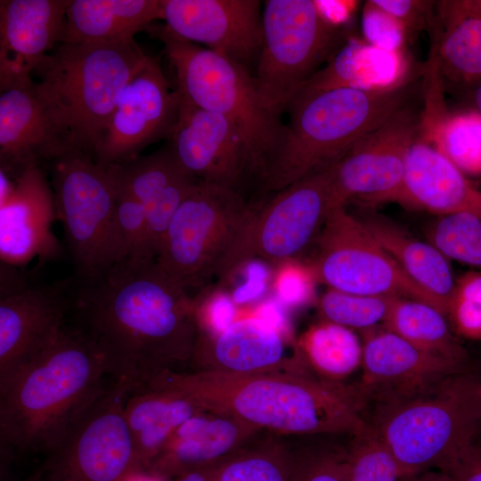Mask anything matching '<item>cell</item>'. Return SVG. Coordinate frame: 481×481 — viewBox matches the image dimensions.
I'll use <instances>...</instances> for the list:
<instances>
[{"instance_id":"44dd1931","label":"cell","mask_w":481,"mask_h":481,"mask_svg":"<svg viewBox=\"0 0 481 481\" xmlns=\"http://www.w3.org/2000/svg\"><path fill=\"white\" fill-rule=\"evenodd\" d=\"M363 376L358 386L370 401L412 393L465 367L425 351L384 326L362 331Z\"/></svg>"},{"instance_id":"5b68a950","label":"cell","mask_w":481,"mask_h":481,"mask_svg":"<svg viewBox=\"0 0 481 481\" xmlns=\"http://www.w3.org/2000/svg\"><path fill=\"white\" fill-rule=\"evenodd\" d=\"M480 421L481 379L463 371L378 402L368 423L403 477L444 468L477 439Z\"/></svg>"},{"instance_id":"83f0119b","label":"cell","mask_w":481,"mask_h":481,"mask_svg":"<svg viewBox=\"0 0 481 481\" xmlns=\"http://www.w3.org/2000/svg\"><path fill=\"white\" fill-rule=\"evenodd\" d=\"M432 61L461 85L481 81V9L476 0L436 2Z\"/></svg>"},{"instance_id":"4316f807","label":"cell","mask_w":481,"mask_h":481,"mask_svg":"<svg viewBox=\"0 0 481 481\" xmlns=\"http://www.w3.org/2000/svg\"><path fill=\"white\" fill-rule=\"evenodd\" d=\"M358 219L404 273L438 302L447 316L456 283L450 260L433 244L414 237L371 208L366 207Z\"/></svg>"},{"instance_id":"603a6c76","label":"cell","mask_w":481,"mask_h":481,"mask_svg":"<svg viewBox=\"0 0 481 481\" xmlns=\"http://www.w3.org/2000/svg\"><path fill=\"white\" fill-rule=\"evenodd\" d=\"M57 219L51 183L41 167L27 168L12 196L0 203V259L20 266L37 257L53 259L61 246L53 233Z\"/></svg>"},{"instance_id":"ffe728a7","label":"cell","mask_w":481,"mask_h":481,"mask_svg":"<svg viewBox=\"0 0 481 481\" xmlns=\"http://www.w3.org/2000/svg\"><path fill=\"white\" fill-rule=\"evenodd\" d=\"M178 98V118L168 138L173 156L200 181L238 190L243 175L251 172L241 135L223 116Z\"/></svg>"},{"instance_id":"7c38bea8","label":"cell","mask_w":481,"mask_h":481,"mask_svg":"<svg viewBox=\"0 0 481 481\" xmlns=\"http://www.w3.org/2000/svg\"><path fill=\"white\" fill-rule=\"evenodd\" d=\"M316 240L312 272L329 289L357 295L414 298L444 314L438 302L404 273L346 207L330 212Z\"/></svg>"},{"instance_id":"277c9868","label":"cell","mask_w":481,"mask_h":481,"mask_svg":"<svg viewBox=\"0 0 481 481\" xmlns=\"http://www.w3.org/2000/svg\"><path fill=\"white\" fill-rule=\"evenodd\" d=\"M410 87H335L298 93L289 104L290 120L261 180L280 192L335 162L355 142L408 105Z\"/></svg>"},{"instance_id":"e0dca14e","label":"cell","mask_w":481,"mask_h":481,"mask_svg":"<svg viewBox=\"0 0 481 481\" xmlns=\"http://www.w3.org/2000/svg\"><path fill=\"white\" fill-rule=\"evenodd\" d=\"M74 150L69 129L37 82L1 92L0 170L16 180Z\"/></svg>"},{"instance_id":"6da1fadb","label":"cell","mask_w":481,"mask_h":481,"mask_svg":"<svg viewBox=\"0 0 481 481\" xmlns=\"http://www.w3.org/2000/svg\"><path fill=\"white\" fill-rule=\"evenodd\" d=\"M72 311L97 343L107 374L131 394L192 359L195 298L155 258L118 261L76 281Z\"/></svg>"},{"instance_id":"9c48e42d","label":"cell","mask_w":481,"mask_h":481,"mask_svg":"<svg viewBox=\"0 0 481 481\" xmlns=\"http://www.w3.org/2000/svg\"><path fill=\"white\" fill-rule=\"evenodd\" d=\"M254 208L239 190L200 181L172 217L157 262L189 293L202 291Z\"/></svg>"},{"instance_id":"30bf717a","label":"cell","mask_w":481,"mask_h":481,"mask_svg":"<svg viewBox=\"0 0 481 481\" xmlns=\"http://www.w3.org/2000/svg\"><path fill=\"white\" fill-rule=\"evenodd\" d=\"M57 219L74 265V278L86 281L113 265L112 226L118 197L113 166L79 150L49 164Z\"/></svg>"},{"instance_id":"f35d334b","label":"cell","mask_w":481,"mask_h":481,"mask_svg":"<svg viewBox=\"0 0 481 481\" xmlns=\"http://www.w3.org/2000/svg\"><path fill=\"white\" fill-rule=\"evenodd\" d=\"M447 318L457 336L481 340V271L470 270L456 278Z\"/></svg>"},{"instance_id":"7402d4cb","label":"cell","mask_w":481,"mask_h":481,"mask_svg":"<svg viewBox=\"0 0 481 481\" xmlns=\"http://www.w3.org/2000/svg\"><path fill=\"white\" fill-rule=\"evenodd\" d=\"M69 0L0 1L1 92L32 81L41 60L62 43Z\"/></svg>"},{"instance_id":"ac0fdd59","label":"cell","mask_w":481,"mask_h":481,"mask_svg":"<svg viewBox=\"0 0 481 481\" xmlns=\"http://www.w3.org/2000/svg\"><path fill=\"white\" fill-rule=\"evenodd\" d=\"M259 0H161L165 29L245 66L262 45Z\"/></svg>"},{"instance_id":"ee69618b","label":"cell","mask_w":481,"mask_h":481,"mask_svg":"<svg viewBox=\"0 0 481 481\" xmlns=\"http://www.w3.org/2000/svg\"><path fill=\"white\" fill-rule=\"evenodd\" d=\"M323 16L333 25H339L345 20L355 3L340 1H315Z\"/></svg>"},{"instance_id":"4dcf8cb0","label":"cell","mask_w":481,"mask_h":481,"mask_svg":"<svg viewBox=\"0 0 481 481\" xmlns=\"http://www.w3.org/2000/svg\"><path fill=\"white\" fill-rule=\"evenodd\" d=\"M201 411L188 397L167 389L147 387L130 394L125 417L142 469L147 471L175 429Z\"/></svg>"},{"instance_id":"8992f818","label":"cell","mask_w":481,"mask_h":481,"mask_svg":"<svg viewBox=\"0 0 481 481\" xmlns=\"http://www.w3.org/2000/svg\"><path fill=\"white\" fill-rule=\"evenodd\" d=\"M147 58L135 40L60 43L32 76L69 129L75 148L93 158L121 92Z\"/></svg>"},{"instance_id":"ba28073f","label":"cell","mask_w":481,"mask_h":481,"mask_svg":"<svg viewBox=\"0 0 481 481\" xmlns=\"http://www.w3.org/2000/svg\"><path fill=\"white\" fill-rule=\"evenodd\" d=\"M262 32L254 80L264 107L280 117L342 36L313 0H266Z\"/></svg>"},{"instance_id":"d6a6232c","label":"cell","mask_w":481,"mask_h":481,"mask_svg":"<svg viewBox=\"0 0 481 481\" xmlns=\"http://www.w3.org/2000/svg\"><path fill=\"white\" fill-rule=\"evenodd\" d=\"M308 368L323 379L342 382L362 364L363 346L355 331L322 320L298 341Z\"/></svg>"},{"instance_id":"f1b7e54d","label":"cell","mask_w":481,"mask_h":481,"mask_svg":"<svg viewBox=\"0 0 481 481\" xmlns=\"http://www.w3.org/2000/svg\"><path fill=\"white\" fill-rule=\"evenodd\" d=\"M412 72L403 50L387 51L366 40L351 38L332 54L327 66L318 70L298 93L335 87H388L400 83Z\"/></svg>"},{"instance_id":"7bdbcfd3","label":"cell","mask_w":481,"mask_h":481,"mask_svg":"<svg viewBox=\"0 0 481 481\" xmlns=\"http://www.w3.org/2000/svg\"><path fill=\"white\" fill-rule=\"evenodd\" d=\"M440 470L454 481H481V441L469 444Z\"/></svg>"},{"instance_id":"52a82bcc","label":"cell","mask_w":481,"mask_h":481,"mask_svg":"<svg viewBox=\"0 0 481 481\" xmlns=\"http://www.w3.org/2000/svg\"><path fill=\"white\" fill-rule=\"evenodd\" d=\"M147 31L164 45L176 73L178 96L229 120L246 143L251 173L262 180L285 126L262 104L248 69L208 48L181 40L164 27L151 25Z\"/></svg>"},{"instance_id":"1f68e13d","label":"cell","mask_w":481,"mask_h":481,"mask_svg":"<svg viewBox=\"0 0 481 481\" xmlns=\"http://www.w3.org/2000/svg\"><path fill=\"white\" fill-rule=\"evenodd\" d=\"M383 326L425 351L466 365L468 354L447 316L428 303L395 297Z\"/></svg>"},{"instance_id":"cb8c5ba5","label":"cell","mask_w":481,"mask_h":481,"mask_svg":"<svg viewBox=\"0 0 481 481\" xmlns=\"http://www.w3.org/2000/svg\"><path fill=\"white\" fill-rule=\"evenodd\" d=\"M113 167L118 187L145 212L150 250L156 258L172 217L200 181L181 167L168 146Z\"/></svg>"},{"instance_id":"8d00e7d4","label":"cell","mask_w":481,"mask_h":481,"mask_svg":"<svg viewBox=\"0 0 481 481\" xmlns=\"http://www.w3.org/2000/svg\"><path fill=\"white\" fill-rule=\"evenodd\" d=\"M395 298L328 289L319 298L318 308L323 320L363 331L384 325Z\"/></svg>"},{"instance_id":"f907efd6","label":"cell","mask_w":481,"mask_h":481,"mask_svg":"<svg viewBox=\"0 0 481 481\" xmlns=\"http://www.w3.org/2000/svg\"><path fill=\"white\" fill-rule=\"evenodd\" d=\"M477 440L481 441V421H480V427H479L478 434L477 436Z\"/></svg>"},{"instance_id":"9a60e30c","label":"cell","mask_w":481,"mask_h":481,"mask_svg":"<svg viewBox=\"0 0 481 481\" xmlns=\"http://www.w3.org/2000/svg\"><path fill=\"white\" fill-rule=\"evenodd\" d=\"M179 98L159 61L148 56L121 92L94 159L119 166L140 156L151 143L169 138L177 122Z\"/></svg>"},{"instance_id":"5bb4252c","label":"cell","mask_w":481,"mask_h":481,"mask_svg":"<svg viewBox=\"0 0 481 481\" xmlns=\"http://www.w3.org/2000/svg\"><path fill=\"white\" fill-rule=\"evenodd\" d=\"M421 114L412 103L365 135L330 166L334 208L358 200L371 208L399 202L408 151L420 136Z\"/></svg>"},{"instance_id":"c3c4849f","label":"cell","mask_w":481,"mask_h":481,"mask_svg":"<svg viewBox=\"0 0 481 481\" xmlns=\"http://www.w3.org/2000/svg\"><path fill=\"white\" fill-rule=\"evenodd\" d=\"M175 481H208V479L203 471H192L177 477Z\"/></svg>"},{"instance_id":"b9f144b4","label":"cell","mask_w":481,"mask_h":481,"mask_svg":"<svg viewBox=\"0 0 481 481\" xmlns=\"http://www.w3.org/2000/svg\"><path fill=\"white\" fill-rule=\"evenodd\" d=\"M373 4L398 20L410 32L431 29L436 2L419 0H371Z\"/></svg>"},{"instance_id":"8fae6325","label":"cell","mask_w":481,"mask_h":481,"mask_svg":"<svg viewBox=\"0 0 481 481\" xmlns=\"http://www.w3.org/2000/svg\"><path fill=\"white\" fill-rule=\"evenodd\" d=\"M333 208L330 167L277 192L254 208L217 277L254 257L280 264L297 257L317 238Z\"/></svg>"},{"instance_id":"484cf974","label":"cell","mask_w":481,"mask_h":481,"mask_svg":"<svg viewBox=\"0 0 481 481\" xmlns=\"http://www.w3.org/2000/svg\"><path fill=\"white\" fill-rule=\"evenodd\" d=\"M399 203L437 216L460 212L481 216V191L447 157L420 136L407 153Z\"/></svg>"},{"instance_id":"f6af8a7d","label":"cell","mask_w":481,"mask_h":481,"mask_svg":"<svg viewBox=\"0 0 481 481\" xmlns=\"http://www.w3.org/2000/svg\"><path fill=\"white\" fill-rule=\"evenodd\" d=\"M399 481H454L447 472L431 469L403 477Z\"/></svg>"},{"instance_id":"2e32d148","label":"cell","mask_w":481,"mask_h":481,"mask_svg":"<svg viewBox=\"0 0 481 481\" xmlns=\"http://www.w3.org/2000/svg\"><path fill=\"white\" fill-rule=\"evenodd\" d=\"M75 284L72 276L0 298V391L55 342Z\"/></svg>"},{"instance_id":"7dc6e473","label":"cell","mask_w":481,"mask_h":481,"mask_svg":"<svg viewBox=\"0 0 481 481\" xmlns=\"http://www.w3.org/2000/svg\"><path fill=\"white\" fill-rule=\"evenodd\" d=\"M121 481H165V479L145 470L130 473Z\"/></svg>"},{"instance_id":"e575fe53","label":"cell","mask_w":481,"mask_h":481,"mask_svg":"<svg viewBox=\"0 0 481 481\" xmlns=\"http://www.w3.org/2000/svg\"><path fill=\"white\" fill-rule=\"evenodd\" d=\"M293 461L294 455L282 444L267 440L202 471L208 481H290Z\"/></svg>"},{"instance_id":"f5cc1de1","label":"cell","mask_w":481,"mask_h":481,"mask_svg":"<svg viewBox=\"0 0 481 481\" xmlns=\"http://www.w3.org/2000/svg\"><path fill=\"white\" fill-rule=\"evenodd\" d=\"M61 481H75V480L66 479V480H61Z\"/></svg>"},{"instance_id":"d590c367","label":"cell","mask_w":481,"mask_h":481,"mask_svg":"<svg viewBox=\"0 0 481 481\" xmlns=\"http://www.w3.org/2000/svg\"><path fill=\"white\" fill-rule=\"evenodd\" d=\"M428 242L449 260L481 271V216L460 212L437 216L426 231Z\"/></svg>"},{"instance_id":"ab89813d","label":"cell","mask_w":481,"mask_h":481,"mask_svg":"<svg viewBox=\"0 0 481 481\" xmlns=\"http://www.w3.org/2000/svg\"><path fill=\"white\" fill-rule=\"evenodd\" d=\"M290 481H350L348 449L320 447L294 455Z\"/></svg>"},{"instance_id":"3957f363","label":"cell","mask_w":481,"mask_h":481,"mask_svg":"<svg viewBox=\"0 0 481 481\" xmlns=\"http://www.w3.org/2000/svg\"><path fill=\"white\" fill-rule=\"evenodd\" d=\"M99 346L82 326H64L55 342L0 391L1 445L53 452L105 390Z\"/></svg>"},{"instance_id":"836d02e7","label":"cell","mask_w":481,"mask_h":481,"mask_svg":"<svg viewBox=\"0 0 481 481\" xmlns=\"http://www.w3.org/2000/svg\"><path fill=\"white\" fill-rule=\"evenodd\" d=\"M420 137L434 145L462 173L481 174V113L446 111L420 123Z\"/></svg>"},{"instance_id":"bcb514c9","label":"cell","mask_w":481,"mask_h":481,"mask_svg":"<svg viewBox=\"0 0 481 481\" xmlns=\"http://www.w3.org/2000/svg\"><path fill=\"white\" fill-rule=\"evenodd\" d=\"M469 93L468 95L470 98V101L477 111L481 113V81L472 82L469 84H464Z\"/></svg>"},{"instance_id":"d4e9b609","label":"cell","mask_w":481,"mask_h":481,"mask_svg":"<svg viewBox=\"0 0 481 481\" xmlns=\"http://www.w3.org/2000/svg\"><path fill=\"white\" fill-rule=\"evenodd\" d=\"M259 431L235 417L201 411L175 429L147 471L165 479L208 469Z\"/></svg>"},{"instance_id":"74e56055","label":"cell","mask_w":481,"mask_h":481,"mask_svg":"<svg viewBox=\"0 0 481 481\" xmlns=\"http://www.w3.org/2000/svg\"><path fill=\"white\" fill-rule=\"evenodd\" d=\"M112 257L113 264L127 259L154 258L149 246L145 212L118 185L112 226Z\"/></svg>"},{"instance_id":"d6986e66","label":"cell","mask_w":481,"mask_h":481,"mask_svg":"<svg viewBox=\"0 0 481 481\" xmlns=\"http://www.w3.org/2000/svg\"><path fill=\"white\" fill-rule=\"evenodd\" d=\"M191 361L231 373H308L298 342L260 316L234 320L216 333L198 332Z\"/></svg>"},{"instance_id":"4fadbf2b","label":"cell","mask_w":481,"mask_h":481,"mask_svg":"<svg viewBox=\"0 0 481 481\" xmlns=\"http://www.w3.org/2000/svg\"><path fill=\"white\" fill-rule=\"evenodd\" d=\"M131 393L112 380L50 453L47 469L57 481H121L143 470L125 417Z\"/></svg>"},{"instance_id":"f546056e","label":"cell","mask_w":481,"mask_h":481,"mask_svg":"<svg viewBox=\"0 0 481 481\" xmlns=\"http://www.w3.org/2000/svg\"><path fill=\"white\" fill-rule=\"evenodd\" d=\"M161 19V0H72L62 43L124 42Z\"/></svg>"},{"instance_id":"7a4b0ae2","label":"cell","mask_w":481,"mask_h":481,"mask_svg":"<svg viewBox=\"0 0 481 481\" xmlns=\"http://www.w3.org/2000/svg\"><path fill=\"white\" fill-rule=\"evenodd\" d=\"M149 388L179 393L205 411L237 418L259 430L288 435L365 432L368 400L357 385L309 373H231L166 371Z\"/></svg>"},{"instance_id":"60d3db41","label":"cell","mask_w":481,"mask_h":481,"mask_svg":"<svg viewBox=\"0 0 481 481\" xmlns=\"http://www.w3.org/2000/svg\"><path fill=\"white\" fill-rule=\"evenodd\" d=\"M363 30L365 40L387 51H401L407 29L395 17L367 1L363 13Z\"/></svg>"},{"instance_id":"816d5d0a","label":"cell","mask_w":481,"mask_h":481,"mask_svg":"<svg viewBox=\"0 0 481 481\" xmlns=\"http://www.w3.org/2000/svg\"><path fill=\"white\" fill-rule=\"evenodd\" d=\"M477 4L481 9V0H476Z\"/></svg>"},{"instance_id":"681fc988","label":"cell","mask_w":481,"mask_h":481,"mask_svg":"<svg viewBox=\"0 0 481 481\" xmlns=\"http://www.w3.org/2000/svg\"><path fill=\"white\" fill-rule=\"evenodd\" d=\"M44 471H45L44 469H38L37 471L34 472L29 477L22 480H4V481H42Z\"/></svg>"}]
</instances>
